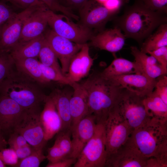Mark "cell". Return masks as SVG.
I'll return each mask as SVG.
<instances>
[{
	"mask_svg": "<svg viewBox=\"0 0 167 167\" xmlns=\"http://www.w3.org/2000/svg\"><path fill=\"white\" fill-rule=\"evenodd\" d=\"M40 63L43 74L47 80L50 82L54 81L62 84L71 86L73 83L71 82L66 76L54 69L45 66L40 62Z\"/></svg>",
	"mask_w": 167,
	"mask_h": 167,
	"instance_id": "cell-32",
	"label": "cell"
},
{
	"mask_svg": "<svg viewBox=\"0 0 167 167\" xmlns=\"http://www.w3.org/2000/svg\"><path fill=\"white\" fill-rule=\"evenodd\" d=\"M104 124L107 159L126 142L133 130L115 106L110 111Z\"/></svg>",
	"mask_w": 167,
	"mask_h": 167,
	"instance_id": "cell-7",
	"label": "cell"
},
{
	"mask_svg": "<svg viewBox=\"0 0 167 167\" xmlns=\"http://www.w3.org/2000/svg\"><path fill=\"white\" fill-rule=\"evenodd\" d=\"M7 0L13 5L17 7L23 9V10L34 6H47L41 0Z\"/></svg>",
	"mask_w": 167,
	"mask_h": 167,
	"instance_id": "cell-41",
	"label": "cell"
},
{
	"mask_svg": "<svg viewBox=\"0 0 167 167\" xmlns=\"http://www.w3.org/2000/svg\"><path fill=\"white\" fill-rule=\"evenodd\" d=\"M71 86L73 89L70 101L72 129L80 120L89 114V109L87 93L81 84L73 82Z\"/></svg>",
	"mask_w": 167,
	"mask_h": 167,
	"instance_id": "cell-21",
	"label": "cell"
},
{
	"mask_svg": "<svg viewBox=\"0 0 167 167\" xmlns=\"http://www.w3.org/2000/svg\"><path fill=\"white\" fill-rule=\"evenodd\" d=\"M43 34L45 41L59 60L62 73L66 76L71 60L83 44L75 43L61 36L51 29H46Z\"/></svg>",
	"mask_w": 167,
	"mask_h": 167,
	"instance_id": "cell-11",
	"label": "cell"
},
{
	"mask_svg": "<svg viewBox=\"0 0 167 167\" xmlns=\"http://www.w3.org/2000/svg\"><path fill=\"white\" fill-rule=\"evenodd\" d=\"M0 158L6 165L13 167H15L19 161L15 150L10 148L0 149Z\"/></svg>",
	"mask_w": 167,
	"mask_h": 167,
	"instance_id": "cell-36",
	"label": "cell"
},
{
	"mask_svg": "<svg viewBox=\"0 0 167 167\" xmlns=\"http://www.w3.org/2000/svg\"><path fill=\"white\" fill-rule=\"evenodd\" d=\"M160 77L156 80L153 91L167 104V77L165 75Z\"/></svg>",
	"mask_w": 167,
	"mask_h": 167,
	"instance_id": "cell-37",
	"label": "cell"
},
{
	"mask_svg": "<svg viewBox=\"0 0 167 167\" xmlns=\"http://www.w3.org/2000/svg\"><path fill=\"white\" fill-rule=\"evenodd\" d=\"M72 93L73 92L68 90L56 89L49 95L61 118L62 122L61 130L71 129L70 101Z\"/></svg>",
	"mask_w": 167,
	"mask_h": 167,
	"instance_id": "cell-22",
	"label": "cell"
},
{
	"mask_svg": "<svg viewBox=\"0 0 167 167\" xmlns=\"http://www.w3.org/2000/svg\"><path fill=\"white\" fill-rule=\"evenodd\" d=\"M40 114L25 112L14 131L23 136L29 144L36 149H43L47 141L40 121Z\"/></svg>",
	"mask_w": 167,
	"mask_h": 167,
	"instance_id": "cell-12",
	"label": "cell"
},
{
	"mask_svg": "<svg viewBox=\"0 0 167 167\" xmlns=\"http://www.w3.org/2000/svg\"><path fill=\"white\" fill-rule=\"evenodd\" d=\"M124 88L142 97L151 94L155 88L156 79L144 74H131L107 79Z\"/></svg>",
	"mask_w": 167,
	"mask_h": 167,
	"instance_id": "cell-14",
	"label": "cell"
},
{
	"mask_svg": "<svg viewBox=\"0 0 167 167\" xmlns=\"http://www.w3.org/2000/svg\"><path fill=\"white\" fill-rule=\"evenodd\" d=\"M126 37L119 28L103 30L93 35L90 40L91 45L100 50L114 53L124 45Z\"/></svg>",
	"mask_w": 167,
	"mask_h": 167,
	"instance_id": "cell-18",
	"label": "cell"
},
{
	"mask_svg": "<svg viewBox=\"0 0 167 167\" xmlns=\"http://www.w3.org/2000/svg\"><path fill=\"white\" fill-rule=\"evenodd\" d=\"M45 40L43 34L30 40L18 42L10 53L14 59L37 58Z\"/></svg>",
	"mask_w": 167,
	"mask_h": 167,
	"instance_id": "cell-25",
	"label": "cell"
},
{
	"mask_svg": "<svg viewBox=\"0 0 167 167\" xmlns=\"http://www.w3.org/2000/svg\"><path fill=\"white\" fill-rule=\"evenodd\" d=\"M14 60L16 70L25 76L39 85H44L50 82L44 77L41 70L40 62L37 58H30Z\"/></svg>",
	"mask_w": 167,
	"mask_h": 167,
	"instance_id": "cell-23",
	"label": "cell"
},
{
	"mask_svg": "<svg viewBox=\"0 0 167 167\" xmlns=\"http://www.w3.org/2000/svg\"><path fill=\"white\" fill-rule=\"evenodd\" d=\"M113 19L114 28L122 31L126 38L141 45L160 25L167 23V14L150 9L140 0H135L125 8L122 15Z\"/></svg>",
	"mask_w": 167,
	"mask_h": 167,
	"instance_id": "cell-1",
	"label": "cell"
},
{
	"mask_svg": "<svg viewBox=\"0 0 167 167\" xmlns=\"http://www.w3.org/2000/svg\"><path fill=\"white\" fill-rule=\"evenodd\" d=\"M80 84L87 93L89 114L94 116L96 123L104 124L123 88L100 73Z\"/></svg>",
	"mask_w": 167,
	"mask_h": 167,
	"instance_id": "cell-2",
	"label": "cell"
},
{
	"mask_svg": "<svg viewBox=\"0 0 167 167\" xmlns=\"http://www.w3.org/2000/svg\"><path fill=\"white\" fill-rule=\"evenodd\" d=\"M134 74H143L140 65L135 61L131 62L122 58H115L109 65L100 73L106 79Z\"/></svg>",
	"mask_w": 167,
	"mask_h": 167,
	"instance_id": "cell-24",
	"label": "cell"
},
{
	"mask_svg": "<svg viewBox=\"0 0 167 167\" xmlns=\"http://www.w3.org/2000/svg\"><path fill=\"white\" fill-rule=\"evenodd\" d=\"M143 103L149 117L163 123L167 122V104L154 91L144 98Z\"/></svg>",
	"mask_w": 167,
	"mask_h": 167,
	"instance_id": "cell-26",
	"label": "cell"
},
{
	"mask_svg": "<svg viewBox=\"0 0 167 167\" xmlns=\"http://www.w3.org/2000/svg\"><path fill=\"white\" fill-rule=\"evenodd\" d=\"M141 67L143 74L152 79H156L157 78L165 75L167 73V69L159 63Z\"/></svg>",
	"mask_w": 167,
	"mask_h": 167,
	"instance_id": "cell-35",
	"label": "cell"
},
{
	"mask_svg": "<svg viewBox=\"0 0 167 167\" xmlns=\"http://www.w3.org/2000/svg\"><path fill=\"white\" fill-rule=\"evenodd\" d=\"M148 54L154 57L159 64L167 69V46L149 52Z\"/></svg>",
	"mask_w": 167,
	"mask_h": 167,
	"instance_id": "cell-40",
	"label": "cell"
},
{
	"mask_svg": "<svg viewBox=\"0 0 167 167\" xmlns=\"http://www.w3.org/2000/svg\"><path fill=\"white\" fill-rule=\"evenodd\" d=\"M6 164L0 158V167H6Z\"/></svg>",
	"mask_w": 167,
	"mask_h": 167,
	"instance_id": "cell-49",
	"label": "cell"
},
{
	"mask_svg": "<svg viewBox=\"0 0 167 167\" xmlns=\"http://www.w3.org/2000/svg\"><path fill=\"white\" fill-rule=\"evenodd\" d=\"M79 24L92 31L104 29L107 23L118 13L110 11L96 0H89L79 10Z\"/></svg>",
	"mask_w": 167,
	"mask_h": 167,
	"instance_id": "cell-9",
	"label": "cell"
},
{
	"mask_svg": "<svg viewBox=\"0 0 167 167\" xmlns=\"http://www.w3.org/2000/svg\"><path fill=\"white\" fill-rule=\"evenodd\" d=\"M37 83L25 76L15 67L0 84V94L10 98L28 113L40 114L47 96Z\"/></svg>",
	"mask_w": 167,
	"mask_h": 167,
	"instance_id": "cell-3",
	"label": "cell"
},
{
	"mask_svg": "<svg viewBox=\"0 0 167 167\" xmlns=\"http://www.w3.org/2000/svg\"><path fill=\"white\" fill-rule=\"evenodd\" d=\"M76 159L72 157H68L54 163L49 162L46 167H70L74 164Z\"/></svg>",
	"mask_w": 167,
	"mask_h": 167,
	"instance_id": "cell-46",
	"label": "cell"
},
{
	"mask_svg": "<svg viewBox=\"0 0 167 167\" xmlns=\"http://www.w3.org/2000/svg\"><path fill=\"white\" fill-rule=\"evenodd\" d=\"M144 40L140 50L147 54L167 46V23L160 25Z\"/></svg>",
	"mask_w": 167,
	"mask_h": 167,
	"instance_id": "cell-27",
	"label": "cell"
},
{
	"mask_svg": "<svg viewBox=\"0 0 167 167\" xmlns=\"http://www.w3.org/2000/svg\"><path fill=\"white\" fill-rule=\"evenodd\" d=\"M96 123L94 116L89 114L80 120L71 129L72 151L70 157L76 159L94 135Z\"/></svg>",
	"mask_w": 167,
	"mask_h": 167,
	"instance_id": "cell-15",
	"label": "cell"
},
{
	"mask_svg": "<svg viewBox=\"0 0 167 167\" xmlns=\"http://www.w3.org/2000/svg\"><path fill=\"white\" fill-rule=\"evenodd\" d=\"M50 10L55 13L59 12L71 19L77 20L78 16L73 11L67 8L60 3L58 0H41Z\"/></svg>",
	"mask_w": 167,
	"mask_h": 167,
	"instance_id": "cell-34",
	"label": "cell"
},
{
	"mask_svg": "<svg viewBox=\"0 0 167 167\" xmlns=\"http://www.w3.org/2000/svg\"><path fill=\"white\" fill-rule=\"evenodd\" d=\"M14 68V60L9 53L0 51V84Z\"/></svg>",
	"mask_w": 167,
	"mask_h": 167,
	"instance_id": "cell-30",
	"label": "cell"
},
{
	"mask_svg": "<svg viewBox=\"0 0 167 167\" xmlns=\"http://www.w3.org/2000/svg\"><path fill=\"white\" fill-rule=\"evenodd\" d=\"M129 139L145 156H154L167 145V122L150 118L134 129Z\"/></svg>",
	"mask_w": 167,
	"mask_h": 167,
	"instance_id": "cell-4",
	"label": "cell"
},
{
	"mask_svg": "<svg viewBox=\"0 0 167 167\" xmlns=\"http://www.w3.org/2000/svg\"><path fill=\"white\" fill-rule=\"evenodd\" d=\"M40 119L44 131L45 139H52L61 129L62 122L55 105L50 97L47 96Z\"/></svg>",
	"mask_w": 167,
	"mask_h": 167,
	"instance_id": "cell-20",
	"label": "cell"
},
{
	"mask_svg": "<svg viewBox=\"0 0 167 167\" xmlns=\"http://www.w3.org/2000/svg\"><path fill=\"white\" fill-rule=\"evenodd\" d=\"M46 159L43 153V149H36L31 155L20 160L15 167H38Z\"/></svg>",
	"mask_w": 167,
	"mask_h": 167,
	"instance_id": "cell-31",
	"label": "cell"
},
{
	"mask_svg": "<svg viewBox=\"0 0 167 167\" xmlns=\"http://www.w3.org/2000/svg\"><path fill=\"white\" fill-rule=\"evenodd\" d=\"M19 160L24 159L31 155L36 149L27 144L23 146L14 149Z\"/></svg>",
	"mask_w": 167,
	"mask_h": 167,
	"instance_id": "cell-45",
	"label": "cell"
},
{
	"mask_svg": "<svg viewBox=\"0 0 167 167\" xmlns=\"http://www.w3.org/2000/svg\"><path fill=\"white\" fill-rule=\"evenodd\" d=\"M99 2L100 3L103 5H104L106 3L111 0H96Z\"/></svg>",
	"mask_w": 167,
	"mask_h": 167,
	"instance_id": "cell-48",
	"label": "cell"
},
{
	"mask_svg": "<svg viewBox=\"0 0 167 167\" xmlns=\"http://www.w3.org/2000/svg\"><path fill=\"white\" fill-rule=\"evenodd\" d=\"M71 132V129L61 130L57 134L54 142L68 157H70L72 151Z\"/></svg>",
	"mask_w": 167,
	"mask_h": 167,
	"instance_id": "cell-29",
	"label": "cell"
},
{
	"mask_svg": "<svg viewBox=\"0 0 167 167\" xmlns=\"http://www.w3.org/2000/svg\"><path fill=\"white\" fill-rule=\"evenodd\" d=\"M26 111L16 102L0 94V128L2 132H14L21 117Z\"/></svg>",
	"mask_w": 167,
	"mask_h": 167,
	"instance_id": "cell-16",
	"label": "cell"
},
{
	"mask_svg": "<svg viewBox=\"0 0 167 167\" xmlns=\"http://www.w3.org/2000/svg\"><path fill=\"white\" fill-rule=\"evenodd\" d=\"M6 4L0 2V27L16 14Z\"/></svg>",
	"mask_w": 167,
	"mask_h": 167,
	"instance_id": "cell-42",
	"label": "cell"
},
{
	"mask_svg": "<svg viewBox=\"0 0 167 167\" xmlns=\"http://www.w3.org/2000/svg\"><path fill=\"white\" fill-rule=\"evenodd\" d=\"M148 158L144 156L129 139L106 159L107 167H147Z\"/></svg>",
	"mask_w": 167,
	"mask_h": 167,
	"instance_id": "cell-13",
	"label": "cell"
},
{
	"mask_svg": "<svg viewBox=\"0 0 167 167\" xmlns=\"http://www.w3.org/2000/svg\"><path fill=\"white\" fill-rule=\"evenodd\" d=\"M94 60L90 55L88 45L83 44L71 60L66 76L71 82H78L88 74Z\"/></svg>",
	"mask_w": 167,
	"mask_h": 167,
	"instance_id": "cell-19",
	"label": "cell"
},
{
	"mask_svg": "<svg viewBox=\"0 0 167 167\" xmlns=\"http://www.w3.org/2000/svg\"><path fill=\"white\" fill-rule=\"evenodd\" d=\"M154 11L167 14V0H140Z\"/></svg>",
	"mask_w": 167,
	"mask_h": 167,
	"instance_id": "cell-39",
	"label": "cell"
},
{
	"mask_svg": "<svg viewBox=\"0 0 167 167\" xmlns=\"http://www.w3.org/2000/svg\"><path fill=\"white\" fill-rule=\"evenodd\" d=\"M38 58L39 61L43 65L51 67L63 74L56 55L45 39Z\"/></svg>",
	"mask_w": 167,
	"mask_h": 167,
	"instance_id": "cell-28",
	"label": "cell"
},
{
	"mask_svg": "<svg viewBox=\"0 0 167 167\" xmlns=\"http://www.w3.org/2000/svg\"><path fill=\"white\" fill-rule=\"evenodd\" d=\"M7 142L10 148L13 149L23 146L28 143L23 136L15 131L14 132L10 135Z\"/></svg>",
	"mask_w": 167,
	"mask_h": 167,
	"instance_id": "cell-43",
	"label": "cell"
},
{
	"mask_svg": "<svg viewBox=\"0 0 167 167\" xmlns=\"http://www.w3.org/2000/svg\"><path fill=\"white\" fill-rule=\"evenodd\" d=\"M7 144V141L4 137L0 128V149L6 148Z\"/></svg>",
	"mask_w": 167,
	"mask_h": 167,
	"instance_id": "cell-47",
	"label": "cell"
},
{
	"mask_svg": "<svg viewBox=\"0 0 167 167\" xmlns=\"http://www.w3.org/2000/svg\"><path fill=\"white\" fill-rule=\"evenodd\" d=\"M1 27H0V32H1Z\"/></svg>",
	"mask_w": 167,
	"mask_h": 167,
	"instance_id": "cell-50",
	"label": "cell"
},
{
	"mask_svg": "<svg viewBox=\"0 0 167 167\" xmlns=\"http://www.w3.org/2000/svg\"><path fill=\"white\" fill-rule=\"evenodd\" d=\"M45 6H34L27 8L16 13L3 25L0 34V51L10 53L18 42L27 19L36 9Z\"/></svg>",
	"mask_w": 167,
	"mask_h": 167,
	"instance_id": "cell-10",
	"label": "cell"
},
{
	"mask_svg": "<svg viewBox=\"0 0 167 167\" xmlns=\"http://www.w3.org/2000/svg\"><path fill=\"white\" fill-rule=\"evenodd\" d=\"M48 24L57 34L75 43L83 44L90 40L94 35L92 30L79 24H76L71 18L63 14H58L49 10Z\"/></svg>",
	"mask_w": 167,
	"mask_h": 167,
	"instance_id": "cell-8",
	"label": "cell"
},
{
	"mask_svg": "<svg viewBox=\"0 0 167 167\" xmlns=\"http://www.w3.org/2000/svg\"><path fill=\"white\" fill-rule=\"evenodd\" d=\"M89 0H58L62 5L72 11L79 10Z\"/></svg>",
	"mask_w": 167,
	"mask_h": 167,
	"instance_id": "cell-44",
	"label": "cell"
},
{
	"mask_svg": "<svg viewBox=\"0 0 167 167\" xmlns=\"http://www.w3.org/2000/svg\"><path fill=\"white\" fill-rule=\"evenodd\" d=\"M131 53L134 57L135 61L141 66H147L157 64L158 63L156 60L152 56H148L141 51L135 46L130 47Z\"/></svg>",
	"mask_w": 167,
	"mask_h": 167,
	"instance_id": "cell-33",
	"label": "cell"
},
{
	"mask_svg": "<svg viewBox=\"0 0 167 167\" xmlns=\"http://www.w3.org/2000/svg\"><path fill=\"white\" fill-rule=\"evenodd\" d=\"M144 97L123 88L114 106L119 114L133 130L150 118L143 104Z\"/></svg>",
	"mask_w": 167,
	"mask_h": 167,
	"instance_id": "cell-6",
	"label": "cell"
},
{
	"mask_svg": "<svg viewBox=\"0 0 167 167\" xmlns=\"http://www.w3.org/2000/svg\"><path fill=\"white\" fill-rule=\"evenodd\" d=\"M104 124L96 123L94 135L82 150L74 167H104L106 160Z\"/></svg>",
	"mask_w": 167,
	"mask_h": 167,
	"instance_id": "cell-5",
	"label": "cell"
},
{
	"mask_svg": "<svg viewBox=\"0 0 167 167\" xmlns=\"http://www.w3.org/2000/svg\"><path fill=\"white\" fill-rule=\"evenodd\" d=\"M59 146L54 143V145L47 149L46 159L49 162L54 163L68 158Z\"/></svg>",
	"mask_w": 167,
	"mask_h": 167,
	"instance_id": "cell-38",
	"label": "cell"
},
{
	"mask_svg": "<svg viewBox=\"0 0 167 167\" xmlns=\"http://www.w3.org/2000/svg\"><path fill=\"white\" fill-rule=\"evenodd\" d=\"M49 10L47 7H42L31 13L24 23L18 42L30 40L43 34L48 25Z\"/></svg>",
	"mask_w": 167,
	"mask_h": 167,
	"instance_id": "cell-17",
	"label": "cell"
}]
</instances>
